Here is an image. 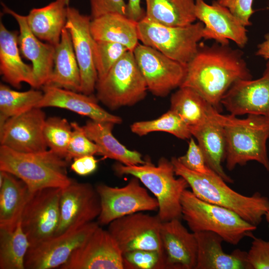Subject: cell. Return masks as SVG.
Returning a JSON list of instances; mask_svg holds the SVG:
<instances>
[{
  "label": "cell",
  "instance_id": "cell-31",
  "mask_svg": "<svg viewBox=\"0 0 269 269\" xmlns=\"http://www.w3.org/2000/svg\"><path fill=\"white\" fill-rule=\"evenodd\" d=\"M145 16L152 22L169 26H184L196 20L195 0H145Z\"/></svg>",
  "mask_w": 269,
  "mask_h": 269
},
{
  "label": "cell",
  "instance_id": "cell-35",
  "mask_svg": "<svg viewBox=\"0 0 269 269\" xmlns=\"http://www.w3.org/2000/svg\"><path fill=\"white\" fill-rule=\"evenodd\" d=\"M130 129L133 133L139 136L151 132H164L182 139L192 136L189 127L179 115L170 109L156 119L134 122L131 125Z\"/></svg>",
  "mask_w": 269,
  "mask_h": 269
},
{
  "label": "cell",
  "instance_id": "cell-24",
  "mask_svg": "<svg viewBox=\"0 0 269 269\" xmlns=\"http://www.w3.org/2000/svg\"><path fill=\"white\" fill-rule=\"evenodd\" d=\"M197 243L195 269H251L247 252L240 249L228 254L223 251V238L211 231L194 233Z\"/></svg>",
  "mask_w": 269,
  "mask_h": 269
},
{
  "label": "cell",
  "instance_id": "cell-19",
  "mask_svg": "<svg viewBox=\"0 0 269 269\" xmlns=\"http://www.w3.org/2000/svg\"><path fill=\"white\" fill-rule=\"evenodd\" d=\"M91 17L81 14L76 8L67 7L65 27L70 33L81 76L80 92L91 95L95 90L98 80L95 66L90 24Z\"/></svg>",
  "mask_w": 269,
  "mask_h": 269
},
{
  "label": "cell",
  "instance_id": "cell-18",
  "mask_svg": "<svg viewBox=\"0 0 269 269\" xmlns=\"http://www.w3.org/2000/svg\"><path fill=\"white\" fill-rule=\"evenodd\" d=\"M221 105L236 116L255 114L269 118V60L260 78L235 82L222 98Z\"/></svg>",
  "mask_w": 269,
  "mask_h": 269
},
{
  "label": "cell",
  "instance_id": "cell-11",
  "mask_svg": "<svg viewBox=\"0 0 269 269\" xmlns=\"http://www.w3.org/2000/svg\"><path fill=\"white\" fill-rule=\"evenodd\" d=\"M133 52L147 89L153 95L165 97L182 85L186 74V65L143 44L138 43Z\"/></svg>",
  "mask_w": 269,
  "mask_h": 269
},
{
  "label": "cell",
  "instance_id": "cell-30",
  "mask_svg": "<svg viewBox=\"0 0 269 269\" xmlns=\"http://www.w3.org/2000/svg\"><path fill=\"white\" fill-rule=\"evenodd\" d=\"M67 7L56 0L42 7L32 8L26 16L29 29L39 39L56 46L66 25Z\"/></svg>",
  "mask_w": 269,
  "mask_h": 269
},
{
  "label": "cell",
  "instance_id": "cell-16",
  "mask_svg": "<svg viewBox=\"0 0 269 269\" xmlns=\"http://www.w3.org/2000/svg\"><path fill=\"white\" fill-rule=\"evenodd\" d=\"M123 254L108 231L99 226L60 269H124Z\"/></svg>",
  "mask_w": 269,
  "mask_h": 269
},
{
  "label": "cell",
  "instance_id": "cell-14",
  "mask_svg": "<svg viewBox=\"0 0 269 269\" xmlns=\"http://www.w3.org/2000/svg\"><path fill=\"white\" fill-rule=\"evenodd\" d=\"M59 208V223L54 236L94 221L101 210L100 199L96 187L90 183L73 180L62 188Z\"/></svg>",
  "mask_w": 269,
  "mask_h": 269
},
{
  "label": "cell",
  "instance_id": "cell-44",
  "mask_svg": "<svg viewBox=\"0 0 269 269\" xmlns=\"http://www.w3.org/2000/svg\"><path fill=\"white\" fill-rule=\"evenodd\" d=\"M98 162L94 155H85L73 159L70 167L78 175L86 176L96 170Z\"/></svg>",
  "mask_w": 269,
  "mask_h": 269
},
{
  "label": "cell",
  "instance_id": "cell-28",
  "mask_svg": "<svg viewBox=\"0 0 269 269\" xmlns=\"http://www.w3.org/2000/svg\"><path fill=\"white\" fill-rule=\"evenodd\" d=\"M45 85L80 92L81 76L71 35L64 27L60 42L55 46L54 67Z\"/></svg>",
  "mask_w": 269,
  "mask_h": 269
},
{
  "label": "cell",
  "instance_id": "cell-32",
  "mask_svg": "<svg viewBox=\"0 0 269 269\" xmlns=\"http://www.w3.org/2000/svg\"><path fill=\"white\" fill-rule=\"evenodd\" d=\"M213 108L201 95L188 87H179L170 98V109L179 115L190 129L207 122Z\"/></svg>",
  "mask_w": 269,
  "mask_h": 269
},
{
  "label": "cell",
  "instance_id": "cell-20",
  "mask_svg": "<svg viewBox=\"0 0 269 269\" xmlns=\"http://www.w3.org/2000/svg\"><path fill=\"white\" fill-rule=\"evenodd\" d=\"M160 237L166 269H195L197 243L194 233H190L179 219L162 222Z\"/></svg>",
  "mask_w": 269,
  "mask_h": 269
},
{
  "label": "cell",
  "instance_id": "cell-36",
  "mask_svg": "<svg viewBox=\"0 0 269 269\" xmlns=\"http://www.w3.org/2000/svg\"><path fill=\"white\" fill-rule=\"evenodd\" d=\"M72 132L71 123L59 117L47 118L43 127V135L48 147L65 159Z\"/></svg>",
  "mask_w": 269,
  "mask_h": 269
},
{
  "label": "cell",
  "instance_id": "cell-8",
  "mask_svg": "<svg viewBox=\"0 0 269 269\" xmlns=\"http://www.w3.org/2000/svg\"><path fill=\"white\" fill-rule=\"evenodd\" d=\"M204 26L200 21L184 26H165L144 17L137 23L138 38L142 44L187 65L197 51Z\"/></svg>",
  "mask_w": 269,
  "mask_h": 269
},
{
  "label": "cell",
  "instance_id": "cell-29",
  "mask_svg": "<svg viewBox=\"0 0 269 269\" xmlns=\"http://www.w3.org/2000/svg\"><path fill=\"white\" fill-rule=\"evenodd\" d=\"M1 171L0 185V229L11 231L20 220L29 190L26 184L15 175Z\"/></svg>",
  "mask_w": 269,
  "mask_h": 269
},
{
  "label": "cell",
  "instance_id": "cell-5",
  "mask_svg": "<svg viewBox=\"0 0 269 269\" xmlns=\"http://www.w3.org/2000/svg\"><path fill=\"white\" fill-rule=\"evenodd\" d=\"M113 167L119 176L131 175L137 177L153 193L158 202L157 216L162 222L182 218L181 197L189 185L182 177L175 178L171 160L161 157L156 166L147 161L134 165L119 162Z\"/></svg>",
  "mask_w": 269,
  "mask_h": 269
},
{
  "label": "cell",
  "instance_id": "cell-27",
  "mask_svg": "<svg viewBox=\"0 0 269 269\" xmlns=\"http://www.w3.org/2000/svg\"><path fill=\"white\" fill-rule=\"evenodd\" d=\"M137 23L125 15L110 13L92 19L90 30L95 40L118 43L133 51L139 43Z\"/></svg>",
  "mask_w": 269,
  "mask_h": 269
},
{
  "label": "cell",
  "instance_id": "cell-13",
  "mask_svg": "<svg viewBox=\"0 0 269 269\" xmlns=\"http://www.w3.org/2000/svg\"><path fill=\"white\" fill-rule=\"evenodd\" d=\"M99 226L97 222L92 221L78 229L53 236L30 246L25 258V269L59 268Z\"/></svg>",
  "mask_w": 269,
  "mask_h": 269
},
{
  "label": "cell",
  "instance_id": "cell-46",
  "mask_svg": "<svg viewBox=\"0 0 269 269\" xmlns=\"http://www.w3.org/2000/svg\"><path fill=\"white\" fill-rule=\"evenodd\" d=\"M256 55L269 60V37L266 38L264 42L258 45V50Z\"/></svg>",
  "mask_w": 269,
  "mask_h": 269
},
{
  "label": "cell",
  "instance_id": "cell-33",
  "mask_svg": "<svg viewBox=\"0 0 269 269\" xmlns=\"http://www.w3.org/2000/svg\"><path fill=\"white\" fill-rule=\"evenodd\" d=\"M30 246L20 220L13 230L0 229V269H25V258Z\"/></svg>",
  "mask_w": 269,
  "mask_h": 269
},
{
  "label": "cell",
  "instance_id": "cell-34",
  "mask_svg": "<svg viewBox=\"0 0 269 269\" xmlns=\"http://www.w3.org/2000/svg\"><path fill=\"white\" fill-rule=\"evenodd\" d=\"M42 91L29 90L20 92L3 84L0 85V126L8 119L35 107L43 97Z\"/></svg>",
  "mask_w": 269,
  "mask_h": 269
},
{
  "label": "cell",
  "instance_id": "cell-25",
  "mask_svg": "<svg viewBox=\"0 0 269 269\" xmlns=\"http://www.w3.org/2000/svg\"><path fill=\"white\" fill-rule=\"evenodd\" d=\"M115 125L90 119L82 127L86 135L98 146L99 155L126 165L145 164L147 161L142 159L140 153L129 149L113 135L112 130Z\"/></svg>",
  "mask_w": 269,
  "mask_h": 269
},
{
  "label": "cell",
  "instance_id": "cell-38",
  "mask_svg": "<svg viewBox=\"0 0 269 269\" xmlns=\"http://www.w3.org/2000/svg\"><path fill=\"white\" fill-rule=\"evenodd\" d=\"M122 255L124 269H166L164 253L156 251L137 250Z\"/></svg>",
  "mask_w": 269,
  "mask_h": 269
},
{
  "label": "cell",
  "instance_id": "cell-40",
  "mask_svg": "<svg viewBox=\"0 0 269 269\" xmlns=\"http://www.w3.org/2000/svg\"><path fill=\"white\" fill-rule=\"evenodd\" d=\"M177 159L184 166L193 171L206 174L214 171L207 165L201 148L192 137L186 153Z\"/></svg>",
  "mask_w": 269,
  "mask_h": 269
},
{
  "label": "cell",
  "instance_id": "cell-12",
  "mask_svg": "<svg viewBox=\"0 0 269 269\" xmlns=\"http://www.w3.org/2000/svg\"><path fill=\"white\" fill-rule=\"evenodd\" d=\"M162 222L157 215L139 212L114 220L108 230L122 254L137 250L164 253L160 237Z\"/></svg>",
  "mask_w": 269,
  "mask_h": 269
},
{
  "label": "cell",
  "instance_id": "cell-43",
  "mask_svg": "<svg viewBox=\"0 0 269 269\" xmlns=\"http://www.w3.org/2000/svg\"><path fill=\"white\" fill-rule=\"evenodd\" d=\"M89 1L91 19L110 13H118L126 16L127 3L125 0H89Z\"/></svg>",
  "mask_w": 269,
  "mask_h": 269
},
{
  "label": "cell",
  "instance_id": "cell-9",
  "mask_svg": "<svg viewBox=\"0 0 269 269\" xmlns=\"http://www.w3.org/2000/svg\"><path fill=\"white\" fill-rule=\"evenodd\" d=\"M140 182L134 176L122 187L102 183L96 186L101 201V210L97 219L100 226L109 225L118 218L133 213L158 211L156 198L151 196Z\"/></svg>",
  "mask_w": 269,
  "mask_h": 269
},
{
  "label": "cell",
  "instance_id": "cell-26",
  "mask_svg": "<svg viewBox=\"0 0 269 269\" xmlns=\"http://www.w3.org/2000/svg\"><path fill=\"white\" fill-rule=\"evenodd\" d=\"M202 125L190 129L192 135L198 141L208 167L220 176L226 182L233 183V180L224 171L222 162L225 159L226 139L223 128L212 115Z\"/></svg>",
  "mask_w": 269,
  "mask_h": 269
},
{
  "label": "cell",
  "instance_id": "cell-45",
  "mask_svg": "<svg viewBox=\"0 0 269 269\" xmlns=\"http://www.w3.org/2000/svg\"><path fill=\"white\" fill-rule=\"evenodd\" d=\"M140 2L141 0H128L127 3L126 16L136 22L145 16V10L141 7Z\"/></svg>",
  "mask_w": 269,
  "mask_h": 269
},
{
  "label": "cell",
  "instance_id": "cell-22",
  "mask_svg": "<svg viewBox=\"0 0 269 269\" xmlns=\"http://www.w3.org/2000/svg\"><path fill=\"white\" fill-rule=\"evenodd\" d=\"M43 95L36 107L65 109L98 122L120 124L122 119L101 107L98 100L91 95L50 85L41 87Z\"/></svg>",
  "mask_w": 269,
  "mask_h": 269
},
{
  "label": "cell",
  "instance_id": "cell-4",
  "mask_svg": "<svg viewBox=\"0 0 269 269\" xmlns=\"http://www.w3.org/2000/svg\"><path fill=\"white\" fill-rule=\"evenodd\" d=\"M68 162L51 150L20 152L0 146V170L10 173L30 192L49 187L63 188L74 180L67 175Z\"/></svg>",
  "mask_w": 269,
  "mask_h": 269
},
{
  "label": "cell",
  "instance_id": "cell-48",
  "mask_svg": "<svg viewBox=\"0 0 269 269\" xmlns=\"http://www.w3.org/2000/svg\"><path fill=\"white\" fill-rule=\"evenodd\" d=\"M64 3L66 6H69L70 0H57Z\"/></svg>",
  "mask_w": 269,
  "mask_h": 269
},
{
  "label": "cell",
  "instance_id": "cell-2",
  "mask_svg": "<svg viewBox=\"0 0 269 269\" xmlns=\"http://www.w3.org/2000/svg\"><path fill=\"white\" fill-rule=\"evenodd\" d=\"M171 161L176 175L187 182L193 194L200 199L237 214L249 223L257 226L269 210V199L258 192L251 196L242 195L231 188L215 172L202 174L184 166L177 157Z\"/></svg>",
  "mask_w": 269,
  "mask_h": 269
},
{
  "label": "cell",
  "instance_id": "cell-3",
  "mask_svg": "<svg viewBox=\"0 0 269 269\" xmlns=\"http://www.w3.org/2000/svg\"><path fill=\"white\" fill-rule=\"evenodd\" d=\"M212 115L222 126L226 139V166L231 171L237 165L256 161L269 171L267 141L269 137V118L249 114L245 119L222 115L214 109Z\"/></svg>",
  "mask_w": 269,
  "mask_h": 269
},
{
  "label": "cell",
  "instance_id": "cell-23",
  "mask_svg": "<svg viewBox=\"0 0 269 269\" xmlns=\"http://www.w3.org/2000/svg\"><path fill=\"white\" fill-rule=\"evenodd\" d=\"M17 31L9 30L0 22V73L2 80L16 88L25 82L37 89L32 65L24 63L20 56Z\"/></svg>",
  "mask_w": 269,
  "mask_h": 269
},
{
  "label": "cell",
  "instance_id": "cell-6",
  "mask_svg": "<svg viewBox=\"0 0 269 269\" xmlns=\"http://www.w3.org/2000/svg\"><path fill=\"white\" fill-rule=\"evenodd\" d=\"M181 204L182 218L193 233L213 232L233 245L245 237H254L256 226L232 211L200 199L187 189L182 194Z\"/></svg>",
  "mask_w": 269,
  "mask_h": 269
},
{
  "label": "cell",
  "instance_id": "cell-7",
  "mask_svg": "<svg viewBox=\"0 0 269 269\" xmlns=\"http://www.w3.org/2000/svg\"><path fill=\"white\" fill-rule=\"evenodd\" d=\"M148 90L133 51L128 50L106 76L98 79L96 98L111 110L131 106L143 100Z\"/></svg>",
  "mask_w": 269,
  "mask_h": 269
},
{
  "label": "cell",
  "instance_id": "cell-15",
  "mask_svg": "<svg viewBox=\"0 0 269 269\" xmlns=\"http://www.w3.org/2000/svg\"><path fill=\"white\" fill-rule=\"evenodd\" d=\"M46 119L42 108L38 107L8 119L0 126V145L20 152L47 150L43 135Z\"/></svg>",
  "mask_w": 269,
  "mask_h": 269
},
{
  "label": "cell",
  "instance_id": "cell-17",
  "mask_svg": "<svg viewBox=\"0 0 269 269\" xmlns=\"http://www.w3.org/2000/svg\"><path fill=\"white\" fill-rule=\"evenodd\" d=\"M195 14L196 18L204 24L203 38L205 40H214L222 44H229L231 40L241 48L247 44L246 27L217 0L209 4L204 0H195Z\"/></svg>",
  "mask_w": 269,
  "mask_h": 269
},
{
  "label": "cell",
  "instance_id": "cell-39",
  "mask_svg": "<svg viewBox=\"0 0 269 269\" xmlns=\"http://www.w3.org/2000/svg\"><path fill=\"white\" fill-rule=\"evenodd\" d=\"M71 124L72 132L65 159L69 162L83 156L99 154L98 146L86 135L83 127L76 122Z\"/></svg>",
  "mask_w": 269,
  "mask_h": 269
},
{
  "label": "cell",
  "instance_id": "cell-47",
  "mask_svg": "<svg viewBox=\"0 0 269 269\" xmlns=\"http://www.w3.org/2000/svg\"><path fill=\"white\" fill-rule=\"evenodd\" d=\"M266 221L269 224V210L268 211V212L266 213V214L265 215Z\"/></svg>",
  "mask_w": 269,
  "mask_h": 269
},
{
  "label": "cell",
  "instance_id": "cell-1",
  "mask_svg": "<svg viewBox=\"0 0 269 269\" xmlns=\"http://www.w3.org/2000/svg\"><path fill=\"white\" fill-rule=\"evenodd\" d=\"M243 56L242 50L229 44L200 43L196 54L186 65L180 87L195 91L219 111L222 98L235 82L252 78Z\"/></svg>",
  "mask_w": 269,
  "mask_h": 269
},
{
  "label": "cell",
  "instance_id": "cell-21",
  "mask_svg": "<svg viewBox=\"0 0 269 269\" xmlns=\"http://www.w3.org/2000/svg\"><path fill=\"white\" fill-rule=\"evenodd\" d=\"M3 10L16 21L19 28L18 43L23 57L30 60L34 74L37 89L48 82L54 67L55 46L41 42L29 29L26 16L21 15L1 2Z\"/></svg>",
  "mask_w": 269,
  "mask_h": 269
},
{
  "label": "cell",
  "instance_id": "cell-42",
  "mask_svg": "<svg viewBox=\"0 0 269 269\" xmlns=\"http://www.w3.org/2000/svg\"><path fill=\"white\" fill-rule=\"evenodd\" d=\"M227 7L246 27L251 25L250 19L255 12L252 8L253 0H216Z\"/></svg>",
  "mask_w": 269,
  "mask_h": 269
},
{
  "label": "cell",
  "instance_id": "cell-37",
  "mask_svg": "<svg viewBox=\"0 0 269 269\" xmlns=\"http://www.w3.org/2000/svg\"><path fill=\"white\" fill-rule=\"evenodd\" d=\"M92 45L98 79L104 77L113 65L129 50L127 47L118 43L93 39Z\"/></svg>",
  "mask_w": 269,
  "mask_h": 269
},
{
  "label": "cell",
  "instance_id": "cell-10",
  "mask_svg": "<svg viewBox=\"0 0 269 269\" xmlns=\"http://www.w3.org/2000/svg\"><path fill=\"white\" fill-rule=\"evenodd\" d=\"M61 189L49 187L29 192L20 223L30 246L55 234L60 220Z\"/></svg>",
  "mask_w": 269,
  "mask_h": 269
},
{
  "label": "cell",
  "instance_id": "cell-41",
  "mask_svg": "<svg viewBox=\"0 0 269 269\" xmlns=\"http://www.w3.org/2000/svg\"><path fill=\"white\" fill-rule=\"evenodd\" d=\"M247 252L251 269H269V241L254 237Z\"/></svg>",
  "mask_w": 269,
  "mask_h": 269
}]
</instances>
